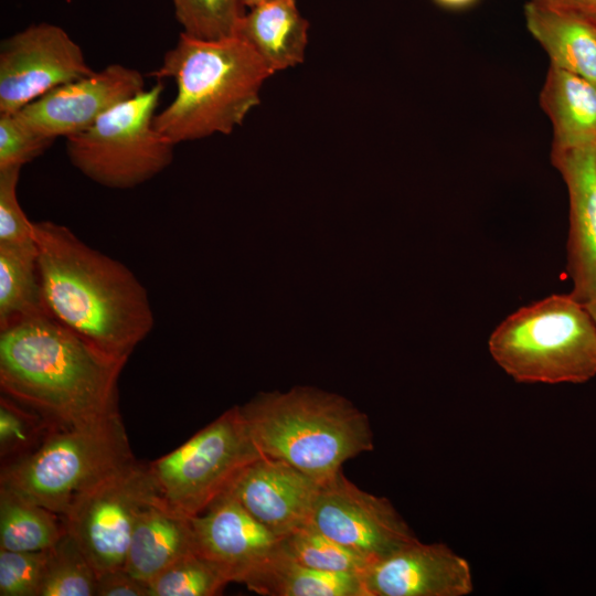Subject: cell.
Masks as SVG:
<instances>
[{"label": "cell", "mask_w": 596, "mask_h": 596, "mask_svg": "<svg viewBox=\"0 0 596 596\" xmlns=\"http://www.w3.org/2000/svg\"><path fill=\"white\" fill-rule=\"evenodd\" d=\"M33 240L47 315L127 362L155 324L146 288L123 263L89 247L67 226L33 222Z\"/></svg>", "instance_id": "obj_1"}, {"label": "cell", "mask_w": 596, "mask_h": 596, "mask_svg": "<svg viewBox=\"0 0 596 596\" xmlns=\"http://www.w3.org/2000/svg\"><path fill=\"white\" fill-rule=\"evenodd\" d=\"M127 362L103 352L47 313L0 329V387L57 427L119 416Z\"/></svg>", "instance_id": "obj_2"}, {"label": "cell", "mask_w": 596, "mask_h": 596, "mask_svg": "<svg viewBox=\"0 0 596 596\" xmlns=\"http://www.w3.org/2000/svg\"><path fill=\"white\" fill-rule=\"evenodd\" d=\"M273 74L238 35L199 40L181 32L152 73L177 86L175 97L156 114L155 128L173 145L228 135L259 104L260 88Z\"/></svg>", "instance_id": "obj_3"}, {"label": "cell", "mask_w": 596, "mask_h": 596, "mask_svg": "<svg viewBox=\"0 0 596 596\" xmlns=\"http://www.w3.org/2000/svg\"><path fill=\"white\" fill-rule=\"evenodd\" d=\"M240 408L263 456L284 460L319 483L374 448L368 415L343 396L317 387L263 392Z\"/></svg>", "instance_id": "obj_4"}, {"label": "cell", "mask_w": 596, "mask_h": 596, "mask_svg": "<svg viewBox=\"0 0 596 596\" xmlns=\"http://www.w3.org/2000/svg\"><path fill=\"white\" fill-rule=\"evenodd\" d=\"M488 349L520 383L579 384L596 375V323L571 294L519 308L492 331Z\"/></svg>", "instance_id": "obj_5"}, {"label": "cell", "mask_w": 596, "mask_h": 596, "mask_svg": "<svg viewBox=\"0 0 596 596\" xmlns=\"http://www.w3.org/2000/svg\"><path fill=\"white\" fill-rule=\"evenodd\" d=\"M134 459L120 415L56 427L33 453L1 467L0 488L63 518L81 492Z\"/></svg>", "instance_id": "obj_6"}, {"label": "cell", "mask_w": 596, "mask_h": 596, "mask_svg": "<svg viewBox=\"0 0 596 596\" xmlns=\"http://www.w3.org/2000/svg\"><path fill=\"white\" fill-rule=\"evenodd\" d=\"M162 83L115 106L85 131L66 138L72 164L94 182L130 189L164 170L174 145L155 128Z\"/></svg>", "instance_id": "obj_7"}, {"label": "cell", "mask_w": 596, "mask_h": 596, "mask_svg": "<svg viewBox=\"0 0 596 596\" xmlns=\"http://www.w3.org/2000/svg\"><path fill=\"white\" fill-rule=\"evenodd\" d=\"M260 457L236 405L150 467L163 498L192 517L204 512Z\"/></svg>", "instance_id": "obj_8"}, {"label": "cell", "mask_w": 596, "mask_h": 596, "mask_svg": "<svg viewBox=\"0 0 596 596\" xmlns=\"http://www.w3.org/2000/svg\"><path fill=\"white\" fill-rule=\"evenodd\" d=\"M161 498L150 462L134 459L81 492L63 520L100 575L124 567L139 514Z\"/></svg>", "instance_id": "obj_9"}, {"label": "cell", "mask_w": 596, "mask_h": 596, "mask_svg": "<svg viewBox=\"0 0 596 596\" xmlns=\"http://www.w3.org/2000/svg\"><path fill=\"white\" fill-rule=\"evenodd\" d=\"M61 26L32 24L1 41L0 114H14L53 88L92 74Z\"/></svg>", "instance_id": "obj_10"}, {"label": "cell", "mask_w": 596, "mask_h": 596, "mask_svg": "<svg viewBox=\"0 0 596 596\" xmlns=\"http://www.w3.org/2000/svg\"><path fill=\"white\" fill-rule=\"evenodd\" d=\"M309 524L372 564L418 540L387 498L361 489L342 470L320 483Z\"/></svg>", "instance_id": "obj_11"}, {"label": "cell", "mask_w": 596, "mask_h": 596, "mask_svg": "<svg viewBox=\"0 0 596 596\" xmlns=\"http://www.w3.org/2000/svg\"><path fill=\"white\" fill-rule=\"evenodd\" d=\"M198 553L217 564L231 583L252 589L284 552L283 536L254 518L230 492L191 517Z\"/></svg>", "instance_id": "obj_12"}, {"label": "cell", "mask_w": 596, "mask_h": 596, "mask_svg": "<svg viewBox=\"0 0 596 596\" xmlns=\"http://www.w3.org/2000/svg\"><path fill=\"white\" fill-rule=\"evenodd\" d=\"M143 91L140 72L110 64L53 88L14 114L42 136L54 140L68 138L85 131L111 108Z\"/></svg>", "instance_id": "obj_13"}, {"label": "cell", "mask_w": 596, "mask_h": 596, "mask_svg": "<svg viewBox=\"0 0 596 596\" xmlns=\"http://www.w3.org/2000/svg\"><path fill=\"white\" fill-rule=\"evenodd\" d=\"M362 579L366 596H465L473 588L467 560L419 540L371 564Z\"/></svg>", "instance_id": "obj_14"}, {"label": "cell", "mask_w": 596, "mask_h": 596, "mask_svg": "<svg viewBox=\"0 0 596 596\" xmlns=\"http://www.w3.org/2000/svg\"><path fill=\"white\" fill-rule=\"evenodd\" d=\"M319 488L317 480L288 462L263 456L249 464L226 492L284 538L309 523Z\"/></svg>", "instance_id": "obj_15"}, {"label": "cell", "mask_w": 596, "mask_h": 596, "mask_svg": "<svg viewBox=\"0 0 596 596\" xmlns=\"http://www.w3.org/2000/svg\"><path fill=\"white\" fill-rule=\"evenodd\" d=\"M551 160L570 200V294L586 304L596 297V147L552 150Z\"/></svg>", "instance_id": "obj_16"}, {"label": "cell", "mask_w": 596, "mask_h": 596, "mask_svg": "<svg viewBox=\"0 0 596 596\" xmlns=\"http://www.w3.org/2000/svg\"><path fill=\"white\" fill-rule=\"evenodd\" d=\"M195 553L198 546L191 515L161 498L139 514L124 568L149 585L173 563Z\"/></svg>", "instance_id": "obj_17"}, {"label": "cell", "mask_w": 596, "mask_h": 596, "mask_svg": "<svg viewBox=\"0 0 596 596\" xmlns=\"http://www.w3.org/2000/svg\"><path fill=\"white\" fill-rule=\"evenodd\" d=\"M539 100L552 124V150L596 147V85L550 66Z\"/></svg>", "instance_id": "obj_18"}, {"label": "cell", "mask_w": 596, "mask_h": 596, "mask_svg": "<svg viewBox=\"0 0 596 596\" xmlns=\"http://www.w3.org/2000/svg\"><path fill=\"white\" fill-rule=\"evenodd\" d=\"M308 28L296 0H266L245 13L236 35L276 73L304 61Z\"/></svg>", "instance_id": "obj_19"}, {"label": "cell", "mask_w": 596, "mask_h": 596, "mask_svg": "<svg viewBox=\"0 0 596 596\" xmlns=\"http://www.w3.org/2000/svg\"><path fill=\"white\" fill-rule=\"evenodd\" d=\"M528 31L550 58V66L596 85V28L532 1L524 6Z\"/></svg>", "instance_id": "obj_20"}, {"label": "cell", "mask_w": 596, "mask_h": 596, "mask_svg": "<svg viewBox=\"0 0 596 596\" xmlns=\"http://www.w3.org/2000/svg\"><path fill=\"white\" fill-rule=\"evenodd\" d=\"M47 313L34 243H0V329Z\"/></svg>", "instance_id": "obj_21"}, {"label": "cell", "mask_w": 596, "mask_h": 596, "mask_svg": "<svg viewBox=\"0 0 596 596\" xmlns=\"http://www.w3.org/2000/svg\"><path fill=\"white\" fill-rule=\"evenodd\" d=\"M251 590L266 596H366L362 576L316 570L294 561L285 552Z\"/></svg>", "instance_id": "obj_22"}, {"label": "cell", "mask_w": 596, "mask_h": 596, "mask_svg": "<svg viewBox=\"0 0 596 596\" xmlns=\"http://www.w3.org/2000/svg\"><path fill=\"white\" fill-rule=\"evenodd\" d=\"M66 532L61 515L0 488V549L43 551L52 547Z\"/></svg>", "instance_id": "obj_23"}, {"label": "cell", "mask_w": 596, "mask_h": 596, "mask_svg": "<svg viewBox=\"0 0 596 596\" xmlns=\"http://www.w3.org/2000/svg\"><path fill=\"white\" fill-rule=\"evenodd\" d=\"M98 575L66 532L52 547L39 596H96Z\"/></svg>", "instance_id": "obj_24"}, {"label": "cell", "mask_w": 596, "mask_h": 596, "mask_svg": "<svg viewBox=\"0 0 596 596\" xmlns=\"http://www.w3.org/2000/svg\"><path fill=\"white\" fill-rule=\"evenodd\" d=\"M283 550L294 561L327 572L363 576L372 564L309 523L284 536Z\"/></svg>", "instance_id": "obj_25"}, {"label": "cell", "mask_w": 596, "mask_h": 596, "mask_svg": "<svg viewBox=\"0 0 596 596\" xmlns=\"http://www.w3.org/2000/svg\"><path fill=\"white\" fill-rule=\"evenodd\" d=\"M56 427L38 412L2 394L0 398L1 467L33 453Z\"/></svg>", "instance_id": "obj_26"}, {"label": "cell", "mask_w": 596, "mask_h": 596, "mask_svg": "<svg viewBox=\"0 0 596 596\" xmlns=\"http://www.w3.org/2000/svg\"><path fill=\"white\" fill-rule=\"evenodd\" d=\"M230 583L217 564L195 553L155 577L149 583V596H215Z\"/></svg>", "instance_id": "obj_27"}, {"label": "cell", "mask_w": 596, "mask_h": 596, "mask_svg": "<svg viewBox=\"0 0 596 596\" xmlns=\"http://www.w3.org/2000/svg\"><path fill=\"white\" fill-rule=\"evenodd\" d=\"M184 34L199 40L236 35L245 15L244 0H172Z\"/></svg>", "instance_id": "obj_28"}, {"label": "cell", "mask_w": 596, "mask_h": 596, "mask_svg": "<svg viewBox=\"0 0 596 596\" xmlns=\"http://www.w3.org/2000/svg\"><path fill=\"white\" fill-rule=\"evenodd\" d=\"M47 550L18 552L0 549V596H39Z\"/></svg>", "instance_id": "obj_29"}, {"label": "cell", "mask_w": 596, "mask_h": 596, "mask_svg": "<svg viewBox=\"0 0 596 596\" xmlns=\"http://www.w3.org/2000/svg\"><path fill=\"white\" fill-rule=\"evenodd\" d=\"M53 141L29 128L17 114H0V169L24 166Z\"/></svg>", "instance_id": "obj_30"}, {"label": "cell", "mask_w": 596, "mask_h": 596, "mask_svg": "<svg viewBox=\"0 0 596 596\" xmlns=\"http://www.w3.org/2000/svg\"><path fill=\"white\" fill-rule=\"evenodd\" d=\"M21 168L0 169V243L33 241V222L24 214L17 196Z\"/></svg>", "instance_id": "obj_31"}, {"label": "cell", "mask_w": 596, "mask_h": 596, "mask_svg": "<svg viewBox=\"0 0 596 596\" xmlns=\"http://www.w3.org/2000/svg\"><path fill=\"white\" fill-rule=\"evenodd\" d=\"M96 596H149V585L120 567L98 575Z\"/></svg>", "instance_id": "obj_32"}, {"label": "cell", "mask_w": 596, "mask_h": 596, "mask_svg": "<svg viewBox=\"0 0 596 596\" xmlns=\"http://www.w3.org/2000/svg\"><path fill=\"white\" fill-rule=\"evenodd\" d=\"M549 10L576 18L596 28V0H530Z\"/></svg>", "instance_id": "obj_33"}, {"label": "cell", "mask_w": 596, "mask_h": 596, "mask_svg": "<svg viewBox=\"0 0 596 596\" xmlns=\"http://www.w3.org/2000/svg\"><path fill=\"white\" fill-rule=\"evenodd\" d=\"M438 6L449 10H462L473 6L478 0H434Z\"/></svg>", "instance_id": "obj_34"}, {"label": "cell", "mask_w": 596, "mask_h": 596, "mask_svg": "<svg viewBox=\"0 0 596 596\" xmlns=\"http://www.w3.org/2000/svg\"><path fill=\"white\" fill-rule=\"evenodd\" d=\"M596 323V297L584 304Z\"/></svg>", "instance_id": "obj_35"}, {"label": "cell", "mask_w": 596, "mask_h": 596, "mask_svg": "<svg viewBox=\"0 0 596 596\" xmlns=\"http://www.w3.org/2000/svg\"><path fill=\"white\" fill-rule=\"evenodd\" d=\"M264 1H266V0H244V3H245L246 7L253 8V7L259 4V3L264 2Z\"/></svg>", "instance_id": "obj_36"}]
</instances>
